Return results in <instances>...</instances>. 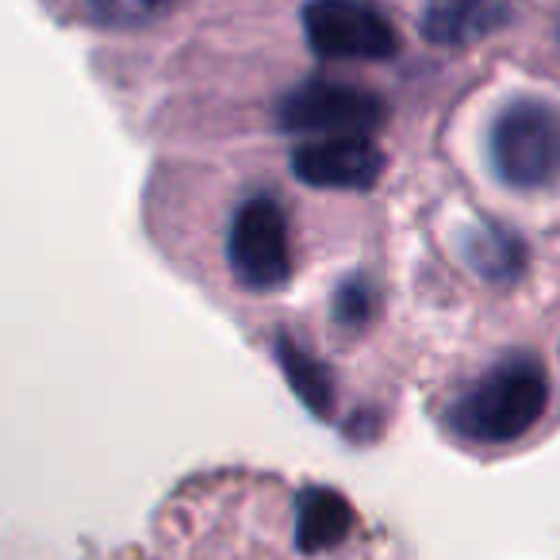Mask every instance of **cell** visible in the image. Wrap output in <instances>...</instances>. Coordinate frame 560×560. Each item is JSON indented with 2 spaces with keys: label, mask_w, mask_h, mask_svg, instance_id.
Listing matches in <instances>:
<instances>
[{
  "label": "cell",
  "mask_w": 560,
  "mask_h": 560,
  "mask_svg": "<svg viewBox=\"0 0 560 560\" xmlns=\"http://www.w3.org/2000/svg\"><path fill=\"white\" fill-rule=\"evenodd\" d=\"M549 411V373L541 358L514 350L483 369L445 407V427L468 445H514Z\"/></svg>",
  "instance_id": "cell-1"
},
{
  "label": "cell",
  "mask_w": 560,
  "mask_h": 560,
  "mask_svg": "<svg viewBox=\"0 0 560 560\" xmlns=\"http://www.w3.org/2000/svg\"><path fill=\"white\" fill-rule=\"evenodd\" d=\"M488 165L514 192L560 180V108L545 96H511L488 127Z\"/></svg>",
  "instance_id": "cell-2"
},
{
  "label": "cell",
  "mask_w": 560,
  "mask_h": 560,
  "mask_svg": "<svg viewBox=\"0 0 560 560\" xmlns=\"http://www.w3.org/2000/svg\"><path fill=\"white\" fill-rule=\"evenodd\" d=\"M226 269L234 284L254 296L280 292L292 280L289 215L272 192H254L234 208L226 226Z\"/></svg>",
  "instance_id": "cell-3"
},
{
  "label": "cell",
  "mask_w": 560,
  "mask_h": 560,
  "mask_svg": "<svg viewBox=\"0 0 560 560\" xmlns=\"http://www.w3.org/2000/svg\"><path fill=\"white\" fill-rule=\"evenodd\" d=\"M384 124H388V104L381 93L327 78L300 81L277 104V127L289 135H315V139L369 135L373 139Z\"/></svg>",
  "instance_id": "cell-4"
},
{
  "label": "cell",
  "mask_w": 560,
  "mask_h": 560,
  "mask_svg": "<svg viewBox=\"0 0 560 560\" xmlns=\"http://www.w3.org/2000/svg\"><path fill=\"white\" fill-rule=\"evenodd\" d=\"M304 39L323 62H384L399 55V32L376 0H307Z\"/></svg>",
  "instance_id": "cell-5"
},
{
  "label": "cell",
  "mask_w": 560,
  "mask_h": 560,
  "mask_svg": "<svg viewBox=\"0 0 560 560\" xmlns=\"http://www.w3.org/2000/svg\"><path fill=\"white\" fill-rule=\"evenodd\" d=\"M384 150L369 135H335V139H312L292 150V173L312 188H346V192H369L384 177Z\"/></svg>",
  "instance_id": "cell-6"
},
{
  "label": "cell",
  "mask_w": 560,
  "mask_h": 560,
  "mask_svg": "<svg viewBox=\"0 0 560 560\" xmlns=\"http://www.w3.org/2000/svg\"><path fill=\"white\" fill-rule=\"evenodd\" d=\"M511 0H427L419 35L434 47H472L511 24Z\"/></svg>",
  "instance_id": "cell-7"
},
{
  "label": "cell",
  "mask_w": 560,
  "mask_h": 560,
  "mask_svg": "<svg viewBox=\"0 0 560 560\" xmlns=\"http://www.w3.org/2000/svg\"><path fill=\"white\" fill-rule=\"evenodd\" d=\"M460 257L483 284H514L526 272V242L503 223H472L460 234Z\"/></svg>",
  "instance_id": "cell-8"
},
{
  "label": "cell",
  "mask_w": 560,
  "mask_h": 560,
  "mask_svg": "<svg viewBox=\"0 0 560 560\" xmlns=\"http://www.w3.org/2000/svg\"><path fill=\"white\" fill-rule=\"evenodd\" d=\"M353 529V506L335 488H304L296 499V545L300 552H327L342 545Z\"/></svg>",
  "instance_id": "cell-9"
},
{
  "label": "cell",
  "mask_w": 560,
  "mask_h": 560,
  "mask_svg": "<svg viewBox=\"0 0 560 560\" xmlns=\"http://www.w3.org/2000/svg\"><path fill=\"white\" fill-rule=\"evenodd\" d=\"M272 353H277L280 373H284L289 388L300 396V404H304L315 419H335V381H330L327 365L315 361L304 346H296L292 335H277Z\"/></svg>",
  "instance_id": "cell-10"
},
{
  "label": "cell",
  "mask_w": 560,
  "mask_h": 560,
  "mask_svg": "<svg viewBox=\"0 0 560 560\" xmlns=\"http://www.w3.org/2000/svg\"><path fill=\"white\" fill-rule=\"evenodd\" d=\"M381 312V296H376V284L365 272H350L346 280H338L335 296H330V319L346 335H361L369 323Z\"/></svg>",
  "instance_id": "cell-11"
},
{
  "label": "cell",
  "mask_w": 560,
  "mask_h": 560,
  "mask_svg": "<svg viewBox=\"0 0 560 560\" xmlns=\"http://www.w3.org/2000/svg\"><path fill=\"white\" fill-rule=\"evenodd\" d=\"M85 4H89V16L101 27H112V32L147 27L177 9V0H85Z\"/></svg>",
  "instance_id": "cell-12"
}]
</instances>
